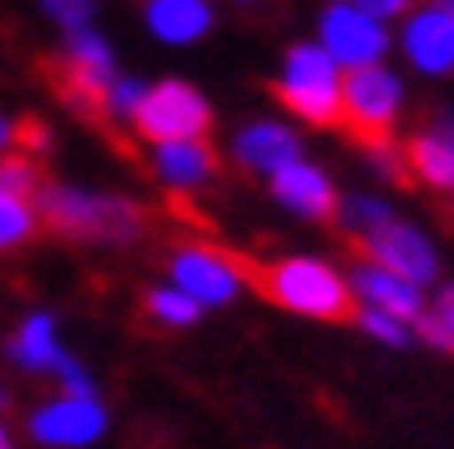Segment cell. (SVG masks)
Wrapping results in <instances>:
<instances>
[{"instance_id": "12", "label": "cell", "mask_w": 454, "mask_h": 449, "mask_svg": "<svg viewBox=\"0 0 454 449\" xmlns=\"http://www.w3.org/2000/svg\"><path fill=\"white\" fill-rule=\"evenodd\" d=\"M268 193L278 197V208H288L293 217H309V223H328L339 212V193H333V177L313 161L293 157L268 177Z\"/></svg>"}, {"instance_id": "16", "label": "cell", "mask_w": 454, "mask_h": 449, "mask_svg": "<svg viewBox=\"0 0 454 449\" xmlns=\"http://www.w3.org/2000/svg\"><path fill=\"white\" fill-rule=\"evenodd\" d=\"M142 16L162 46H197L212 31V0H146Z\"/></svg>"}, {"instance_id": "7", "label": "cell", "mask_w": 454, "mask_h": 449, "mask_svg": "<svg viewBox=\"0 0 454 449\" xmlns=\"http://www.w3.org/2000/svg\"><path fill=\"white\" fill-rule=\"evenodd\" d=\"M348 248H354L358 257H373V263H384V268H394V273L414 278L419 288H429V283L439 278V248H434V238H429L424 227L404 223L399 212L379 217V223L364 227V232H354Z\"/></svg>"}, {"instance_id": "11", "label": "cell", "mask_w": 454, "mask_h": 449, "mask_svg": "<svg viewBox=\"0 0 454 449\" xmlns=\"http://www.w3.org/2000/svg\"><path fill=\"white\" fill-rule=\"evenodd\" d=\"M399 51H404V61L419 76H450L454 71V11L439 5V0L409 11L404 31H399Z\"/></svg>"}, {"instance_id": "24", "label": "cell", "mask_w": 454, "mask_h": 449, "mask_svg": "<svg viewBox=\"0 0 454 449\" xmlns=\"http://www.w3.org/2000/svg\"><path fill=\"white\" fill-rule=\"evenodd\" d=\"M41 11H46L61 31H82V26H91V16H97V0H41Z\"/></svg>"}, {"instance_id": "13", "label": "cell", "mask_w": 454, "mask_h": 449, "mask_svg": "<svg viewBox=\"0 0 454 449\" xmlns=\"http://www.w3.org/2000/svg\"><path fill=\"white\" fill-rule=\"evenodd\" d=\"M348 283H354V298H364V303H373V308H389V313H399V319H409V323L429 313L419 283L404 278V273H394V268H384V263H373V257L354 253Z\"/></svg>"}, {"instance_id": "8", "label": "cell", "mask_w": 454, "mask_h": 449, "mask_svg": "<svg viewBox=\"0 0 454 449\" xmlns=\"http://www.w3.org/2000/svg\"><path fill=\"white\" fill-rule=\"evenodd\" d=\"M167 273H172V283L182 293H192L202 308H223L247 288L243 257L223 253V248H207V242H182L177 253H172V263H167Z\"/></svg>"}, {"instance_id": "30", "label": "cell", "mask_w": 454, "mask_h": 449, "mask_svg": "<svg viewBox=\"0 0 454 449\" xmlns=\"http://www.w3.org/2000/svg\"><path fill=\"white\" fill-rule=\"evenodd\" d=\"M5 445H11V429H5V424H0V449H5Z\"/></svg>"}, {"instance_id": "5", "label": "cell", "mask_w": 454, "mask_h": 449, "mask_svg": "<svg viewBox=\"0 0 454 449\" xmlns=\"http://www.w3.org/2000/svg\"><path fill=\"white\" fill-rule=\"evenodd\" d=\"M399 116H404V81L379 61L354 66L348 81H343V127H348V137L358 146L394 137Z\"/></svg>"}, {"instance_id": "22", "label": "cell", "mask_w": 454, "mask_h": 449, "mask_svg": "<svg viewBox=\"0 0 454 449\" xmlns=\"http://www.w3.org/2000/svg\"><path fill=\"white\" fill-rule=\"evenodd\" d=\"M389 212H394V208L384 202V197L354 193V197H339V212H333V217H339V227L348 232V238H354V232H364V227H373L379 217H389Z\"/></svg>"}, {"instance_id": "4", "label": "cell", "mask_w": 454, "mask_h": 449, "mask_svg": "<svg viewBox=\"0 0 454 449\" xmlns=\"http://www.w3.org/2000/svg\"><path fill=\"white\" fill-rule=\"evenodd\" d=\"M51 71H56V91H61L66 106H76L86 122L106 116V91L116 81V51L106 35H97L91 26L66 31V46L51 61Z\"/></svg>"}, {"instance_id": "27", "label": "cell", "mask_w": 454, "mask_h": 449, "mask_svg": "<svg viewBox=\"0 0 454 449\" xmlns=\"http://www.w3.org/2000/svg\"><path fill=\"white\" fill-rule=\"evenodd\" d=\"M358 5H364V11H373V16H409V11H414V5H419V0H358Z\"/></svg>"}, {"instance_id": "3", "label": "cell", "mask_w": 454, "mask_h": 449, "mask_svg": "<svg viewBox=\"0 0 454 449\" xmlns=\"http://www.w3.org/2000/svg\"><path fill=\"white\" fill-rule=\"evenodd\" d=\"M273 97L309 127H343V66L324 41H298L283 56Z\"/></svg>"}, {"instance_id": "21", "label": "cell", "mask_w": 454, "mask_h": 449, "mask_svg": "<svg viewBox=\"0 0 454 449\" xmlns=\"http://www.w3.org/2000/svg\"><path fill=\"white\" fill-rule=\"evenodd\" d=\"M354 323L364 328L369 338H379V343H389V349H409L414 343V323L409 319H399V313H389V308H373V303H364L354 313Z\"/></svg>"}, {"instance_id": "23", "label": "cell", "mask_w": 454, "mask_h": 449, "mask_svg": "<svg viewBox=\"0 0 454 449\" xmlns=\"http://www.w3.org/2000/svg\"><path fill=\"white\" fill-rule=\"evenodd\" d=\"M0 187H5V193H20V197L41 193V167H35L31 152H20V157H0Z\"/></svg>"}, {"instance_id": "18", "label": "cell", "mask_w": 454, "mask_h": 449, "mask_svg": "<svg viewBox=\"0 0 454 449\" xmlns=\"http://www.w3.org/2000/svg\"><path fill=\"white\" fill-rule=\"evenodd\" d=\"M5 353H11V364H20V369L51 374V369L66 358L61 338H56V319H51V313H31V319L20 323L16 334H11Z\"/></svg>"}, {"instance_id": "9", "label": "cell", "mask_w": 454, "mask_h": 449, "mask_svg": "<svg viewBox=\"0 0 454 449\" xmlns=\"http://www.w3.org/2000/svg\"><path fill=\"white\" fill-rule=\"evenodd\" d=\"M318 41L328 46V56L343 71H354V66L384 61V51H389L394 35L384 26V16L364 11L358 0H333V5H324V16H318Z\"/></svg>"}, {"instance_id": "26", "label": "cell", "mask_w": 454, "mask_h": 449, "mask_svg": "<svg viewBox=\"0 0 454 449\" xmlns=\"http://www.w3.org/2000/svg\"><path fill=\"white\" fill-rule=\"evenodd\" d=\"M16 142H20V152H31V157H46L51 131L41 127V122H20V127H16Z\"/></svg>"}, {"instance_id": "25", "label": "cell", "mask_w": 454, "mask_h": 449, "mask_svg": "<svg viewBox=\"0 0 454 449\" xmlns=\"http://www.w3.org/2000/svg\"><path fill=\"white\" fill-rule=\"evenodd\" d=\"M142 91H146V81L116 76V81H112V91H106V116H121V122H131V112L142 106Z\"/></svg>"}, {"instance_id": "17", "label": "cell", "mask_w": 454, "mask_h": 449, "mask_svg": "<svg viewBox=\"0 0 454 449\" xmlns=\"http://www.w3.org/2000/svg\"><path fill=\"white\" fill-rule=\"evenodd\" d=\"M404 157H409V172H414L419 187H429V193H454V137L439 122L409 137Z\"/></svg>"}, {"instance_id": "28", "label": "cell", "mask_w": 454, "mask_h": 449, "mask_svg": "<svg viewBox=\"0 0 454 449\" xmlns=\"http://www.w3.org/2000/svg\"><path fill=\"white\" fill-rule=\"evenodd\" d=\"M434 313H439V323H444V328L454 334V283H444V288H439V303H434Z\"/></svg>"}, {"instance_id": "20", "label": "cell", "mask_w": 454, "mask_h": 449, "mask_svg": "<svg viewBox=\"0 0 454 449\" xmlns=\"http://www.w3.org/2000/svg\"><path fill=\"white\" fill-rule=\"evenodd\" d=\"M146 313H152L157 323H172V328H192V323L202 319V303L172 283V288H152L146 293Z\"/></svg>"}, {"instance_id": "1", "label": "cell", "mask_w": 454, "mask_h": 449, "mask_svg": "<svg viewBox=\"0 0 454 449\" xmlns=\"http://www.w3.org/2000/svg\"><path fill=\"white\" fill-rule=\"evenodd\" d=\"M247 283L258 288L262 303L288 308L298 319H324V323L354 319V283L324 257L293 253V257H273V263H247Z\"/></svg>"}, {"instance_id": "29", "label": "cell", "mask_w": 454, "mask_h": 449, "mask_svg": "<svg viewBox=\"0 0 454 449\" xmlns=\"http://www.w3.org/2000/svg\"><path fill=\"white\" fill-rule=\"evenodd\" d=\"M16 142V127H11V122H5V116H0V152H5V146Z\"/></svg>"}, {"instance_id": "31", "label": "cell", "mask_w": 454, "mask_h": 449, "mask_svg": "<svg viewBox=\"0 0 454 449\" xmlns=\"http://www.w3.org/2000/svg\"><path fill=\"white\" fill-rule=\"evenodd\" d=\"M232 5H258V0H232Z\"/></svg>"}, {"instance_id": "32", "label": "cell", "mask_w": 454, "mask_h": 449, "mask_svg": "<svg viewBox=\"0 0 454 449\" xmlns=\"http://www.w3.org/2000/svg\"><path fill=\"white\" fill-rule=\"evenodd\" d=\"M0 404H11V394H5V389H0Z\"/></svg>"}, {"instance_id": "14", "label": "cell", "mask_w": 454, "mask_h": 449, "mask_svg": "<svg viewBox=\"0 0 454 449\" xmlns=\"http://www.w3.org/2000/svg\"><path fill=\"white\" fill-rule=\"evenodd\" d=\"M217 146L207 137H177V142H152V172L172 193H197L217 177Z\"/></svg>"}, {"instance_id": "10", "label": "cell", "mask_w": 454, "mask_h": 449, "mask_svg": "<svg viewBox=\"0 0 454 449\" xmlns=\"http://www.w3.org/2000/svg\"><path fill=\"white\" fill-rule=\"evenodd\" d=\"M106 409L97 404V394H66L61 399L41 404L31 414V434L41 439V445L51 449H82V445H97L101 434H106Z\"/></svg>"}, {"instance_id": "2", "label": "cell", "mask_w": 454, "mask_h": 449, "mask_svg": "<svg viewBox=\"0 0 454 449\" xmlns=\"http://www.w3.org/2000/svg\"><path fill=\"white\" fill-rule=\"evenodd\" d=\"M41 223L76 242H137L146 227V212L121 193H97L76 182H41Z\"/></svg>"}, {"instance_id": "6", "label": "cell", "mask_w": 454, "mask_h": 449, "mask_svg": "<svg viewBox=\"0 0 454 449\" xmlns=\"http://www.w3.org/2000/svg\"><path fill=\"white\" fill-rule=\"evenodd\" d=\"M131 127L142 142H177V137H207L212 131V106L207 97L187 81L167 76L142 91V106L131 112Z\"/></svg>"}, {"instance_id": "15", "label": "cell", "mask_w": 454, "mask_h": 449, "mask_svg": "<svg viewBox=\"0 0 454 449\" xmlns=\"http://www.w3.org/2000/svg\"><path fill=\"white\" fill-rule=\"evenodd\" d=\"M293 157H303V146H298V131L283 127V122H247V127L232 137V161H238L243 172L262 177V182Z\"/></svg>"}, {"instance_id": "33", "label": "cell", "mask_w": 454, "mask_h": 449, "mask_svg": "<svg viewBox=\"0 0 454 449\" xmlns=\"http://www.w3.org/2000/svg\"><path fill=\"white\" fill-rule=\"evenodd\" d=\"M439 5H450V11H454V0H439Z\"/></svg>"}, {"instance_id": "19", "label": "cell", "mask_w": 454, "mask_h": 449, "mask_svg": "<svg viewBox=\"0 0 454 449\" xmlns=\"http://www.w3.org/2000/svg\"><path fill=\"white\" fill-rule=\"evenodd\" d=\"M35 197H20V193H5L0 187V253L11 248H26L35 238Z\"/></svg>"}]
</instances>
